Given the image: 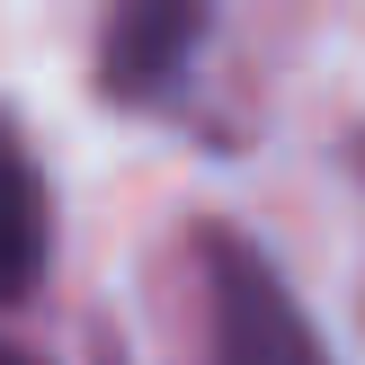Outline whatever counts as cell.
Segmentation results:
<instances>
[{"label": "cell", "mask_w": 365, "mask_h": 365, "mask_svg": "<svg viewBox=\"0 0 365 365\" xmlns=\"http://www.w3.org/2000/svg\"><path fill=\"white\" fill-rule=\"evenodd\" d=\"M205 259V294H214V365H330L303 321V303L285 294V277L241 241V232H214Z\"/></svg>", "instance_id": "obj_1"}, {"label": "cell", "mask_w": 365, "mask_h": 365, "mask_svg": "<svg viewBox=\"0 0 365 365\" xmlns=\"http://www.w3.org/2000/svg\"><path fill=\"white\" fill-rule=\"evenodd\" d=\"M196 27H205V0H125L107 18V89L116 98H160V89L187 71Z\"/></svg>", "instance_id": "obj_2"}, {"label": "cell", "mask_w": 365, "mask_h": 365, "mask_svg": "<svg viewBox=\"0 0 365 365\" xmlns=\"http://www.w3.org/2000/svg\"><path fill=\"white\" fill-rule=\"evenodd\" d=\"M36 259H45V205H36V178L0 152V303L36 285Z\"/></svg>", "instance_id": "obj_3"}]
</instances>
